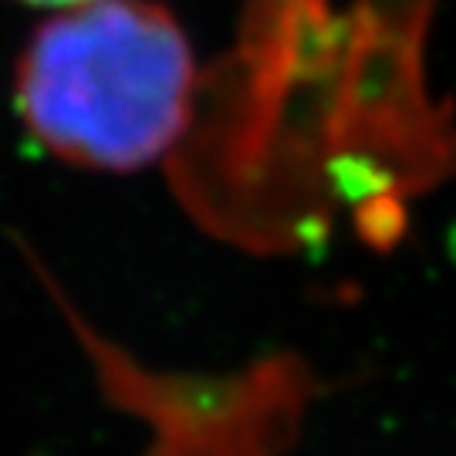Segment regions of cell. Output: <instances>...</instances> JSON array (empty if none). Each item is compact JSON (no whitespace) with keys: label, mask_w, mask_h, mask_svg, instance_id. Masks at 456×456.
<instances>
[{"label":"cell","mask_w":456,"mask_h":456,"mask_svg":"<svg viewBox=\"0 0 456 456\" xmlns=\"http://www.w3.org/2000/svg\"><path fill=\"white\" fill-rule=\"evenodd\" d=\"M193 51L149 0H88L37 31L17 68V109L45 149L92 169H135L183 132Z\"/></svg>","instance_id":"cell-1"},{"label":"cell","mask_w":456,"mask_h":456,"mask_svg":"<svg viewBox=\"0 0 456 456\" xmlns=\"http://www.w3.org/2000/svg\"><path fill=\"white\" fill-rule=\"evenodd\" d=\"M24 4H41V7H58V11H65V7H78V4H88V0H24Z\"/></svg>","instance_id":"cell-2"}]
</instances>
